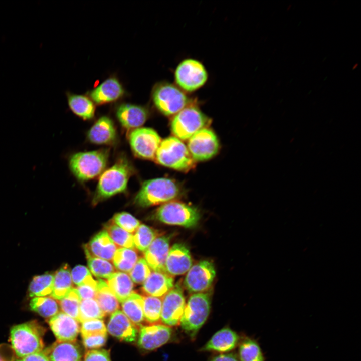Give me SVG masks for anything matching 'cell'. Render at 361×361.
<instances>
[{"instance_id":"d6986e66","label":"cell","mask_w":361,"mask_h":361,"mask_svg":"<svg viewBox=\"0 0 361 361\" xmlns=\"http://www.w3.org/2000/svg\"><path fill=\"white\" fill-rule=\"evenodd\" d=\"M170 239L168 235L156 237L144 252V258L153 271L165 273L164 265L169 250Z\"/></svg>"},{"instance_id":"d590c367","label":"cell","mask_w":361,"mask_h":361,"mask_svg":"<svg viewBox=\"0 0 361 361\" xmlns=\"http://www.w3.org/2000/svg\"><path fill=\"white\" fill-rule=\"evenodd\" d=\"M143 313L145 321L149 325L161 322L162 297L143 295Z\"/></svg>"},{"instance_id":"2e32d148","label":"cell","mask_w":361,"mask_h":361,"mask_svg":"<svg viewBox=\"0 0 361 361\" xmlns=\"http://www.w3.org/2000/svg\"><path fill=\"white\" fill-rule=\"evenodd\" d=\"M192 266V260L188 248L182 243H175L169 249L164 265L165 273L172 276L186 273Z\"/></svg>"},{"instance_id":"1f68e13d","label":"cell","mask_w":361,"mask_h":361,"mask_svg":"<svg viewBox=\"0 0 361 361\" xmlns=\"http://www.w3.org/2000/svg\"><path fill=\"white\" fill-rule=\"evenodd\" d=\"M138 259V253L134 248H118L112 260L115 269L129 273Z\"/></svg>"},{"instance_id":"ffe728a7","label":"cell","mask_w":361,"mask_h":361,"mask_svg":"<svg viewBox=\"0 0 361 361\" xmlns=\"http://www.w3.org/2000/svg\"><path fill=\"white\" fill-rule=\"evenodd\" d=\"M118 247L104 229L96 234L84 249L86 256H92L111 261Z\"/></svg>"},{"instance_id":"ab89813d","label":"cell","mask_w":361,"mask_h":361,"mask_svg":"<svg viewBox=\"0 0 361 361\" xmlns=\"http://www.w3.org/2000/svg\"><path fill=\"white\" fill-rule=\"evenodd\" d=\"M86 257L89 271L95 277L108 279L116 272L114 265L108 260L92 256Z\"/></svg>"},{"instance_id":"ac0fdd59","label":"cell","mask_w":361,"mask_h":361,"mask_svg":"<svg viewBox=\"0 0 361 361\" xmlns=\"http://www.w3.org/2000/svg\"><path fill=\"white\" fill-rule=\"evenodd\" d=\"M49 324L57 341H75L80 331L79 322L63 312L52 317Z\"/></svg>"},{"instance_id":"4316f807","label":"cell","mask_w":361,"mask_h":361,"mask_svg":"<svg viewBox=\"0 0 361 361\" xmlns=\"http://www.w3.org/2000/svg\"><path fill=\"white\" fill-rule=\"evenodd\" d=\"M118 302L122 303L134 291V284L129 275L122 272H115L106 282Z\"/></svg>"},{"instance_id":"9c48e42d","label":"cell","mask_w":361,"mask_h":361,"mask_svg":"<svg viewBox=\"0 0 361 361\" xmlns=\"http://www.w3.org/2000/svg\"><path fill=\"white\" fill-rule=\"evenodd\" d=\"M208 78L209 74L205 65L194 58L182 60L174 71V84L187 94L202 88Z\"/></svg>"},{"instance_id":"44dd1931","label":"cell","mask_w":361,"mask_h":361,"mask_svg":"<svg viewBox=\"0 0 361 361\" xmlns=\"http://www.w3.org/2000/svg\"><path fill=\"white\" fill-rule=\"evenodd\" d=\"M148 116V110L139 105L123 103L116 110V117L119 122L127 129L138 128L146 122Z\"/></svg>"},{"instance_id":"f6af8a7d","label":"cell","mask_w":361,"mask_h":361,"mask_svg":"<svg viewBox=\"0 0 361 361\" xmlns=\"http://www.w3.org/2000/svg\"><path fill=\"white\" fill-rule=\"evenodd\" d=\"M80 332L82 336L94 334L107 333V329L102 320L93 319L82 322Z\"/></svg>"},{"instance_id":"74e56055","label":"cell","mask_w":361,"mask_h":361,"mask_svg":"<svg viewBox=\"0 0 361 361\" xmlns=\"http://www.w3.org/2000/svg\"><path fill=\"white\" fill-rule=\"evenodd\" d=\"M81 300L76 288H72L68 294L59 300L63 312L79 322V305Z\"/></svg>"},{"instance_id":"f907efd6","label":"cell","mask_w":361,"mask_h":361,"mask_svg":"<svg viewBox=\"0 0 361 361\" xmlns=\"http://www.w3.org/2000/svg\"><path fill=\"white\" fill-rule=\"evenodd\" d=\"M15 361H49L46 354L42 350L23 357L18 358Z\"/></svg>"},{"instance_id":"603a6c76","label":"cell","mask_w":361,"mask_h":361,"mask_svg":"<svg viewBox=\"0 0 361 361\" xmlns=\"http://www.w3.org/2000/svg\"><path fill=\"white\" fill-rule=\"evenodd\" d=\"M43 351L49 361H82L81 349L75 341H57Z\"/></svg>"},{"instance_id":"5bb4252c","label":"cell","mask_w":361,"mask_h":361,"mask_svg":"<svg viewBox=\"0 0 361 361\" xmlns=\"http://www.w3.org/2000/svg\"><path fill=\"white\" fill-rule=\"evenodd\" d=\"M185 305L182 288L177 283L162 297L161 322L170 327L178 325Z\"/></svg>"},{"instance_id":"f1b7e54d","label":"cell","mask_w":361,"mask_h":361,"mask_svg":"<svg viewBox=\"0 0 361 361\" xmlns=\"http://www.w3.org/2000/svg\"><path fill=\"white\" fill-rule=\"evenodd\" d=\"M96 294L95 299L105 316L112 314L119 308V302L102 279L96 280Z\"/></svg>"},{"instance_id":"7a4b0ae2","label":"cell","mask_w":361,"mask_h":361,"mask_svg":"<svg viewBox=\"0 0 361 361\" xmlns=\"http://www.w3.org/2000/svg\"><path fill=\"white\" fill-rule=\"evenodd\" d=\"M45 329L36 321L14 326L10 330L11 346L19 358L41 352Z\"/></svg>"},{"instance_id":"ba28073f","label":"cell","mask_w":361,"mask_h":361,"mask_svg":"<svg viewBox=\"0 0 361 361\" xmlns=\"http://www.w3.org/2000/svg\"><path fill=\"white\" fill-rule=\"evenodd\" d=\"M211 122L210 118L194 103L173 116L171 130L175 137L186 140L200 130L207 128Z\"/></svg>"},{"instance_id":"c3c4849f","label":"cell","mask_w":361,"mask_h":361,"mask_svg":"<svg viewBox=\"0 0 361 361\" xmlns=\"http://www.w3.org/2000/svg\"><path fill=\"white\" fill-rule=\"evenodd\" d=\"M96 284H84L76 288L81 300L95 299L96 294Z\"/></svg>"},{"instance_id":"60d3db41","label":"cell","mask_w":361,"mask_h":361,"mask_svg":"<svg viewBox=\"0 0 361 361\" xmlns=\"http://www.w3.org/2000/svg\"><path fill=\"white\" fill-rule=\"evenodd\" d=\"M105 316L95 299L82 300L79 305V322L101 319Z\"/></svg>"},{"instance_id":"484cf974","label":"cell","mask_w":361,"mask_h":361,"mask_svg":"<svg viewBox=\"0 0 361 361\" xmlns=\"http://www.w3.org/2000/svg\"><path fill=\"white\" fill-rule=\"evenodd\" d=\"M239 341L238 334L229 328L216 332L201 349L202 351L228 352L234 349Z\"/></svg>"},{"instance_id":"cb8c5ba5","label":"cell","mask_w":361,"mask_h":361,"mask_svg":"<svg viewBox=\"0 0 361 361\" xmlns=\"http://www.w3.org/2000/svg\"><path fill=\"white\" fill-rule=\"evenodd\" d=\"M174 286L173 278L167 274L153 271L143 283L144 295L162 297Z\"/></svg>"},{"instance_id":"277c9868","label":"cell","mask_w":361,"mask_h":361,"mask_svg":"<svg viewBox=\"0 0 361 361\" xmlns=\"http://www.w3.org/2000/svg\"><path fill=\"white\" fill-rule=\"evenodd\" d=\"M152 99L156 109L167 116L175 115L196 101L175 84L167 81L160 82L154 86Z\"/></svg>"},{"instance_id":"7402d4cb","label":"cell","mask_w":361,"mask_h":361,"mask_svg":"<svg viewBox=\"0 0 361 361\" xmlns=\"http://www.w3.org/2000/svg\"><path fill=\"white\" fill-rule=\"evenodd\" d=\"M87 138L92 143L108 145L116 138V130L112 120L107 116L99 118L88 132Z\"/></svg>"},{"instance_id":"7dc6e473","label":"cell","mask_w":361,"mask_h":361,"mask_svg":"<svg viewBox=\"0 0 361 361\" xmlns=\"http://www.w3.org/2000/svg\"><path fill=\"white\" fill-rule=\"evenodd\" d=\"M83 361H111L109 350L106 349H92L85 354Z\"/></svg>"},{"instance_id":"7bdbcfd3","label":"cell","mask_w":361,"mask_h":361,"mask_svg":"<svg viewBox=\"0 0 361 361\" xmlns=\"http://www.w3.org/2000/svg\"><path fill=\"white\" fill-rule=\"evenodd\" d=\"M151 273V269L144 258L140 257L129 273L133 282L136 284H141L146 280Z\"/></svg>"},{"instance_id":"3957f363","label":"cell","mask_w":361,"mask_h":361,"mask_svg":"<svg viewBox=\"0 0 361 361\" xmlns=\"http://www.w3.org/2000/svg\"><path fill=\"white\" fill-rule=\"evenodd\" d=\"M180 193V186L172 179L154 178L143 183L134 202L138 206L148 207L170 202Z\"/></svg>"},{"instance_id":"bcb514c9","label":"cell","mask_w":361,"mask_h":361,"mask_svg":"<svg viewBox=\"0 0 361 361\" xmlns=\"http://www.w3.org/2000/svg\"><path fill=\"white\" fill-rule=\"evenodd\" d=\"M82 343L87 349H97L104 346L107 339V333L82 336Z\"/></svg>"},{"instance_id":"681fc988","label":"cell","mask_w":361,"mask_h":361,"mask_svg":"<svg viewBox=\"0 0 361 361\" xmlns=\"http://www.w3.org/2000/svg\"><path fill=\"white\" fill-rule=\"evenodd\" d=\"M16 354L11 345L0 344V361H15Z\"/></svg>"},{"instance_id":"f35d334b","label":"cell","mask_w":361,"mask_h":361,"mask_svg":"<svg viewBox=\"0 0 361 361\" xmlns=\"http://www.w3.org/2000/svg\"><path fill=\"white\" fill-rule=\"evenodd\" d=\"M134 233V246L143 252L149 247L157 235L154 229L145 224H140Z\"/></svg>"},{"instance_id":"b9f144b4","label":"cell","mask_w":361,"mask_h":361,"mask_svg":"<svg viewBox=\"0 0 361 361\" xmlns=\"http://www.w3.org/2000/svg\"><path fill=\"white\" fill-rule=\"evenodd\" d=\"M112 220L117 226L131 234L134 233L140 225L139 220L125 212L115 214Z\"/></svg>"},{"instance_id":"8992f818","label":"cell","mask_w":361,"mask_h":361,"mask_svg":"<svg viewBox=\"0 0 361 361\" xmlns=\"http://www.w3.org/2000/svg\"><path fill=\"white\" fill-rule=\"evenodd\" d=\"M155 158L161 165L182 171H189L195 165L187 147L174 136L167 137L161 142Z\"/></svg>"},{"instance_id":"7c38bea8","label":"cell","mask_w":361,"mask_h":361,"mask_svg":"<svg viewBox=\"0 0 361 361\" xmlns=\"http://www.w3.org/2000/svg\"><path fill=\"white\" fill-rule=\"evenodd\" d=\"M187 148L194 161H205L217 154L219 143L215 133L211 129L204 128L189 139Z\"/></svg>"},{"instance_id":"8fae6325","label":"cell","mask_w":361,"mask_h":361,"mask_svg":"<svg viewBox=\"0 0 361 361\" xmlns=\"http://www.w3.org/2000/svg\"><path fill=\"white\" fill-rule=\"evenodd\" d=\"M129 142L136 157L152 160L155 157L161 140L154 130L143 127L133 130L129 135Z\"/></svg>"},{"instance_id":"816d5d0a","label":"cell","mask_w":361,"mask_h":361,"mask_svg":"<svg viewBox=\"0 0 361 361\" xmlns=\"http://www.w3.org/2000/svg\"><path fill=\"white\" fill-rule=\"evenodd\" d=\"M210 361H240L234 353H227L217 355L213 357Z\"/></svg>"},{"instance_id":"d4e9b609","label":"cell","mask_w":361,"mask_h":361,"mask_svg":"<svg viewBox=\"0 0 361 361\" xmlns=\"http://www.w3.org/2000/svg\"><path fill=\"white\" fill-rule=\"evenodd\" d=\"M124 93L122 85L115 78L105 80L90 93L91 98L98 104L113 102L121 97Z\"/></svg>"},{"instance_id":"30bf717a","label":"cell","mask_w":361,"mask_h":361,"mask_svg":"<svg viewBox=\"0 0 361 361\" xmlns=\"http://www.w3.org/2000/svg\"><path fill=\"white\" fill-rule=\"evenodd\" d=\"M155 216L163 223L186 228L195 226L200 218L197 209L178 201H170L162 204L156 210Z\"/></svg>"},{"instance_id":"836d02e7","label":"cell","mask_w":361,"mask_h":361,"mask_svg":"<svg viewBox=\"0 0 361 361\" xmlns=\"http://www.w3.org/2000/svg\"><path fill=\"white\" fill-rule=\"evenodd\" d=\"M105 230L118 248H134L133 235L110 220L105 225Z\"/></svg>"},{"instance_id":"f546056e","label":"cell","mask_w":361,"mask_h":361,"mask_svg":"<svg viewBox=\"0 0 361 361\" xmlns=\"http://www.w3.org/2000/svg\"><path fill=\"white\" fill-rule=\"evenodd\" d=\"M73 288L71 272L69 266L65 264L54 275L53 288L50 295L54 299H63Z\"/></svg>"},{"instance_id":"8d00e7d4","label":"cell","mask_w":361,"mask_h":361,"mask_svg":"<svg viewBox=\"0 0 361 361\" xmlns=\"http://www.w3.org/2000/svg\"><path fill=\"white\" fill-rule=\"evenodd\" d=\"M240 361H264V356L259 344L254 340L246 338L239 347Z\"/></svg>"},{"instance_id":"e0dca14e","label":"cell","mask_w":361,"mask_h":361,"mask_svg":"<svg viewBox=\"0 0 361 361\" xmlns=\"http://www.w3.org/2000/svg\"><path fill=\"white\" fill-rule=\"evenodd\" d=\"M107 331L121 341L132 342L138 335V329L120 310L111 315L107 325Z\"/></svg>"},{"instance_id":"9a60e30c","label":"cell","mask_w":361,"mask_h":361,"mask_svg":"<svg viewBox=\"0 0 361 361\" xmlns=\"http://www.w3.org/2000/svg\"><path fill=\"white\" fill-rule=\"evenodd\" d=\"M172 333L171 328L164 324L143 326L138 333L137 345L141 349L153 350L167 343Z\"/></svg>"},{"instance_id":"5b68a950","label":"cell","mask_w":361,"mask_h":361,"mask_svg":"<svg viewBox=\"0 0 361 361\" xmlns=\"http://www.w3.org/2000/svg\"><path fill=\"white\" fill-rule=\"evenodd\" d=\"M108 157L109 151L107 149L76 153L69 157V167L78 180L87 181L104 172Z\"/></svg>"},{"instance_id":"4fadbf2b","label":"cell","mask_w":361,"mask_h":361,"mask_svg":"<svg viewBox=\"0 0 361 361\" xmlns=\"http://www.w3.org/2000/svg\"><path fill=\"white\" fill-rule=\"evenodd\" d=\"M215 275L213 263L203 260L191 266L186 275L184 285L190 293H203L211 287Z\"/></svg>"},{"instance_id":"ee69618b","label":"cell","mask_w":361,"mask_h":361,"mask_svg":"<svg viewBox=\"0 0 361 361\" xmlns=\"http://www.w3.org/2000/svg\"><path fill=\"white\" fill-rule=\"evenodd\" d=\"M72 280L73 283L79 286L84 284H96L88 269L83 265L76 266L71 272Z\"/></svg>"},{"instance_id":"e575fe53","label":"cell","mask_w":361,"mask_h":361,"mask_svg":"<svg viewBox=\"0 0 361 361\" xmlns=\"http://www.w3.org/2000/svg\"><path fill=\"white\" fill-rule=\"evenodd\" d=\"M29 306L31 310L43 317L51 318L59 312L58 304L52 297H34L31 300Z\"/></svg>"},{"instance_id":"6da1fadb","label":"cell","mask_w":361,"mask_h":361,"mask_svg":"<svg viewBox=\"0 0 361 361\" xmlns=\"http://www.w3.org/2000/svg\"><path fill=\"white\" fill-rule=\"evenodd\" d=\"M133 172L134 169L128 159L124 157L119 158L101 174L93 195V204L124 192Z\"/></svg>"},{"instance_id":"52a82bcc","label":"cell","mask_w":361,"mask_h":361,"mask_svg":"<svg viewBox=\"0 0 361 361\" xmlns=\"http://www.w3.org/2000/svg\"><path fill=\"white\" fill-rule=\"evenodd\" d=\"M211 310V300L208 293H194L186 303L180 321L184 331L194 338L207 320Z\"/></svg>"},{"instance_id":"d6a6232c","label":"cell","mask_w":361,"mask_h":361,"mask_svg":"<svg viewBox=\"0 0 361 361\" xmlns=\"http://www.w3.org/2000/svg\"><path fill=\"white\" fill-rule=\"evenodd\" d=\"M54 282V275L45 273L35 276L30 282L28 288L31 297H45L51 295Z\"/></svg>"},{"instance_id":"4dcf8cb0","label":"cell","mask_w":361,"mask_h":361,"mask_svg":"<svg viewBox=\"0 0 361 361\" xmlns=\"http://www.w3.org/2000/svg\"><path fill=\"white\" fill-rule=\"evenodd\" d=\"M68 106L71 110L83 119H92L95 113L93 102L85 96L66 93Z\"/></svg>"},{"instance_id":"83f0119b","label":"cell","mask_w":361,"mask_h":361,"mask_svg":"<svg viewBox=\"0 0 361 361\" xmlns=\"http://www.w3.org/2000/svg\"><path fill=\"white\" fill-rule=\"evenodd\" d=\"M143 305V296L135 292L121 303L123 313L138 329L145 321Z\"/></svg>"}]
</instances>
